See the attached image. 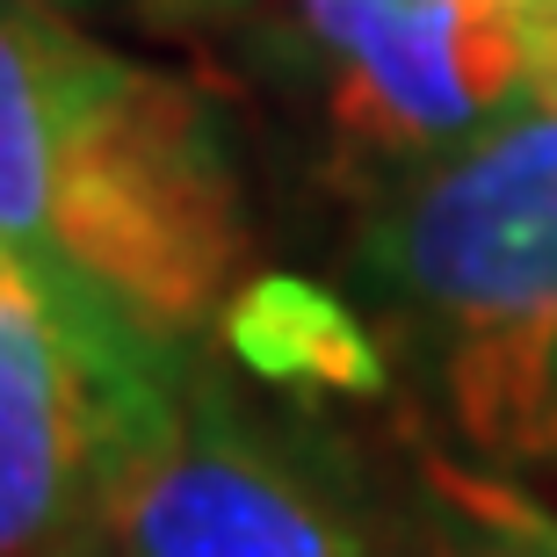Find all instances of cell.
Returning a JSON list of instances; mask_svg holds the SVG:
<instances>
[{
	"label": "cell",
	"instance_id": "9c48e42d",
	"mask_svg": "<svg viewBox=\"0 0 557 557\" xmlns=\"http://www.w3.org/2000/svg\"><path fill=\"white\" fill-rule=\"evenodd\" d=\"M529 116H557V0H529Z\"/></svg>",
	"mask_w": 557,
	"mask_h": 557
},
{
	"label": "cell",
	"instance_id": "8fae6325",
	"mask_svg": "<svg viewBox=\"0 0 557 557\" xmlns=\"http://www.w3.org/2000/svg\"><path fill=\"white\" fill-rule=\"evenodd\" d=\"M0 269H8V247H0Z\"/></svg>",
	"mask_w": 557,
	"mask_h": 557
},
{
	"label": "cell",
	"instance_id": "7a4b0ae2",
	"mask_svg": "<svg viewBox=\"0 0 557 557\" xmlns=\"http://www.w3.org/2000/svg\"><path fill=\"white\" fill-rule=\"evenodd\" d=\"M355 160L471 152L529 116V0H297Z\"/></svg>",
	"mask_w": 557,
	"mask_h": 557
},
{
	"label": "cell",
	"instance_id": "30bf717a",
	"mask_svg": "<svg viewBox=\"0 0 557 557\" xmlns=\"http://www.w3.org/2000/svg\"><path fill=\"white\" fill-rule=\"evenodd\" d=\"M59 557H102V550H95V543H73V550H59Z\"/></svg>",
	"mask_w": 557,
	"mask_h": 557
},
{
	"label": "cell",
	"instance_id": "277c9868",
	"mask_svg": "<svg viewBox=\"0 0 557 557\" xmlns=\"http://www.w3.org/2000/svg\"><path fill=\"white\" fill-rule=\"evenodd\" d=\"M362 269L456 326L557 305V116H521L449 166H428L362 232Z\"/></svg>",
	"mask_w": 557,
	"mask_h": 557
},
{
	"label": "cell",
	"instance_id": "5b68a950",
	"mask_svg": "<svg viewBox=\"0 0 557 557\" xmlns=\"http://www.w3.org/2000/svg\"><path fill=\"white\" fill-rule=\"evenodd\" d=\"M73 29L29 0H0V247L59 253V87Z\"/></svg>",
	"mask_w": 557,
	"mask_h": 557
},
{
	"label": "cell",
	"instance_id": "ba28073f",
	"mask_svg": "<svg viewBox=\"0 0 557 557\" xmlns=\"http://www.w3.org/2000/svg\"><path fill=\"white\" fill-rule=\"evenodd\" d=\"M428 478L442 493V515L428 529L434 557H557V521L499 478H471L442 456H428Z\"/></svg>",
	"mask_w": 557,
	"mask_h": 557
},
{
	"label": "cell",
	"instance_id": "52a82bcc",
	"mask_svg": "<svg viewBox=\"0 0 557 557\" xmlns=\"http://www.w3.org/2000/svg\"><path fill=\"white\" fill-rule=\"evenodd\" d=\"M449 398L478 449L515 463L557 456V305L463 319L449 355Z\"/></svg>",
	"mask_w": 557,
	"mask_h": 557
},
{
	"label": "cell",
	"instance_id": "6da1fadb",
	"mask_svg": "<svg viewBox=\"0 0 557 557\" xmlns=\"http://www.w3.org/2000/svg\"><path fill=\"white\" fill-rule=\"evenodd\" d=\"M51 239L138 326L188 341L239 289V182L210 109L166 73L73 37L59 87Z\"/></svg>",
	"mask_w": 557,
	"mask_h": 557
},
{
	"label": "cell",
	"instance_id": "8992f818",
	"mask_svg": "<svg viewBox=\"0 0 557 557\" xmlns=\"http://www.w3.org/2000/svg\"><path fill=\"white\" fill-rule=\"evenodd\" d=\"M225 348L261 384L319 398H376L384 392V355L370 326L355 319L333 289L305 275H253L225 305Z\"/></svg>",
	"mask_w": 557,
	"mask_h": 557
},
{
	"label": "cell",
	"instance_id": "3957f363",
	"mask_svg": "<svg viewBox=\"0 0 557 557\" xmlns=\"http://www.w3.org/2000/svg\"><path fill=\"white\" fill-rule=\"evenodd\" d=\"M95 536L116 557H370L348 507L188 376L182 420L109 463Z\"/></svg>",
	"mask_w": 557,
	"mask_h": 557
}]
</instances>
